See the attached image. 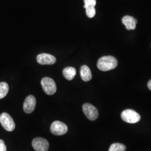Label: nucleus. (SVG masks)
<instances>
[{
  "mask_svg": "<svg viewBox=\"0 0 151 151\" xmlns=\"http://www.w3.org/2000/svg\"><path fill=\"white\" fill-rule=\"evenodd\" d=\"M42 87L47 95H52L57 91V86L54 80L49 77H44L41 81Z\"/></svg>",
  "mask_w": 151,
  "mask_h": 151,
  "instance_id": "nucleus-4",
  "label": "nucleus"
},
{
  "mask_svg": "<svg viewBox=\"0 0 151 151\" xmlns=\"http://www.w3.org/2000/svg\"><path fill=\"white\" fill-rule=\"evenodd\" d=\"M87 16L89 18L93 17L96 14V10L94 7H88L86 8Z\"/></svg>",
  "mask_w": 151,
  "mask_h": 151,
  "instance_id": "nucleus-15",
  "label": "nucleus"
},
{
  "mask_svg": "<svg viewBox=\"0 0 151 151\" xmlns=\"http://www.w3.org/2000/svg\"><path fill=\"white\" fill-rule=\"evenodd\" d=\"M32 147L36 151H48V142L43 138H36L32 142Z\"/></svg>",
  "mask_w": 151,
  "mask_h": 151,
  "instance_id": "nucleus-7",
  "label": "nucleus"
},
{
  "mask_svg": "<svg viewBox=\"0 0 151 151\" xmlns=\"http://www.w3.org/2000/svg\"><path fill=\"white\" fill-rule=\"evenodd\" d=\"M7 148L4 141L2 139H0V151H6Z\"/></svg>",
  "mask_w": 151,
  "mask_h": 151,
  "instance_id": "nucleus-17",
  "label": "nucleus"
},
{
  "mask_svg": "<svg viewBox=\"0 0 151 151\" xmlns=\"http://www.w3.org/2000/svg\"><path fill=\"white\" fill-rule=\"evenodd\" d=\"M122 22L125 26L127 30H134L136 27L137 20L133 17L125 16L123 17V18L122 19Z\"/></svg>",
  "mask_w": 151,
  "mask_h": 151,
  "instance_id": "nucleus-10",
  "label": "nucleus"
},
{
  "mask_svg": "<svg viewBox=\"0 0 151 151\" xmlns=\"http://www.w3.org/2000/svg\"><path fill=\"white\" fill-rule=\"evenodd\" d=\"M63 75L68 80H72L74 78L76 75V70L75 68L72 67H68L65 68L63 70Z\"/></svg>",
  "mask_w": 151,
  "mask_h": 151,
  "instance_id": "nucleus-12",
  "label": "nucleus"
},
{
  "mask_svg": "<svg viewBox=\"0 0 151 151\" xmlns=\"http://www.w3.org/2000/svg\"><path fill=\"white\" fill-rule=\"evenodd\" d=\"M0 123L3 128L8 132H12L15 128L14 120L7 113H3L0 115Z\"/></svg>",
  "mask_w": 151,
  "mask_h": 151,
  "instance_id": "nucleus-3",
  "label": "nucleus"
},
{
  "mask_svg": "<svg viewBox=\"0 0 151 151\" xmlns=\"http://www.w3.org/2000/svg\"><path fill=\"white\" fill-rule=\"evenodd\" d=\"M84 7L86 9L88 7H94L96 4V0H84Z\"/></svg>",
  "mask_w": 151,
  "mask_h": 151,
  "instance_id": "nucleus-16",
  "label": "nucleus"
},
{
  "mask_svg": "<svg viewBox=\"0 0 151 151\" xmlns=\"http://www.w3.org/2000/svg\"><path fill=\"white\" fill-rule=\"evenodd\" d=\"M9 90V85L5 82H0V99H2L7 95Z\"/></svg>",
  "mask_w": 151,
  "mask_h": 151,
  "instance_id": "nucleus-13",
  "label": "nucleus"
},
{
  "mask_svg": "<svg viewBox=\"0 0 151 151\" xmlns=\"http://www.w3.org/2000/svg\"><path fill=\"white\" fill-rule=\"evenodd\" d=\"M80 75L83 81L87 82L90 81L92 79L91 71L90 68L86 65L81 67Z\"/></svg>",
  "mask_w": 151,
  "mask_h": 151,
  "instance_id": "nucleus-11",
  "label": "nucleus"
},
{
  "mask_svg": "<svg viewBox=\"0 0 151 151\" xmlns=\"http://www.w3.org/2000/svg\"><path fill=\"white\" fill-rule=\"evenodd\" d=\"M118 64L117 60L113 56L101 57L97 61V68L102 71H108L115 68Z\"/></svg>",
  "mask_w": 151,
  "mask_h": 151,
  "instance_id": "nucleus-1",
  "label": "nucleus"
},
{
  "mask_svg": "<svg viewBox=\"0 0 151 151\" xmlns=\"http://www.w3.org/2000/svg\"><path fill=\"white\" fill-rule=\"evenodd\" d=\"M37 60L38 63L42 65H54L57 61L54 56L47 53L39 54L37 57Z\"/></svg>",
  "mask_w": 151,
  "mask_h": 151,
  "instance_id": "nucleus-8",
  "label": "nucleus"
},
{
  "mask_svg": "<svg viewBox=\"0 0 151 151\" xmlns=\"http://www.w3.org/2000/svg\"><path fill=\"white\" fill-rule=\"evenodd\" d=\"M82 110L87 118L90 120H95L99 116L97 109L89 103H85L82 106Z\"/></svg>",
  "mask_w": 151,
  "mask_h": 151,
  "instance_id": "nucleus-5",
  "label": "nucleus"
},
{
  "mask_svg": "<svg viewBox=\"0 0 151 151\" xmlns=\"http://www.w3.org/2000/svg\"><path fill=\"white\" fill-rule=\"evenodd\" d=\"M148 87L150 90H151V80L148 82Z\"/></svg>",
  "mask_w": 151,
  "mask_h": 151,
  "instance_id": "nucleus-18",
  "label": "nucleus"
},
{
  "mask_svg": "<svg viewBox=\"0 0 151 151\" xmlns=\"http://www.w3.org/2000/svg\"><path fill=\"white\" fill-rule=\"evenodd\" d=\"M121 117L124 122L128 123H137L140 121V115L134 110L127 109L121 114Z\"/></svg>",
  "mask_w": 151,
  "mask_h": 151,
  "instance_id": "nucleus-2",
  "label": "nucleus"
},
{
  "mask_svg": "<svg viewBox=\"0 0 151 151\" xmlns=\"http://www.w3.org/2000/svg\"><path fill=\"white\" fill-rule=\"evenodd\" d=\"M50 130L54 135H64L68 131V127L62 122L55 121L51 125Z\"/></svg>",
  "mask_w": 151,
  "mask_h": 151,
  "instance_id": "nucleus-6",
  "label": "nucleus"
},
{
  "mask_svg": "<svg viewBox=\"0 0 151 151\" xmlns=\"http://www.w3.org/2000/svg\"><path fill=\"white\" fill-rule=\"evenodd\" d=\"M36 106L35 97L32 95L28 96L25 100L23 105V109L25 113L30 114L35 110Z\"/></svg>",
  "mask_w": 151,
  "mask_h": 151,
  "instance_id": "nucleus-9",
  "label": "nucleus"
},
{
  "mask_svg": "<svg viewBox=\"0 0 151 151\" xmlns=\"http://www.w3.org/2000/svg\"><path fill=\"white\" fill-rule=\"evenodd\" d=\"M126 147L124 145L119 143L112 144L110 147L109 151H125Z\"/></svg>",
  "mask_w": 151,
  "mask_h": 151,
  "instance_id": "nucleus-14",
  "label": "nucleus"
}]
</instances>
